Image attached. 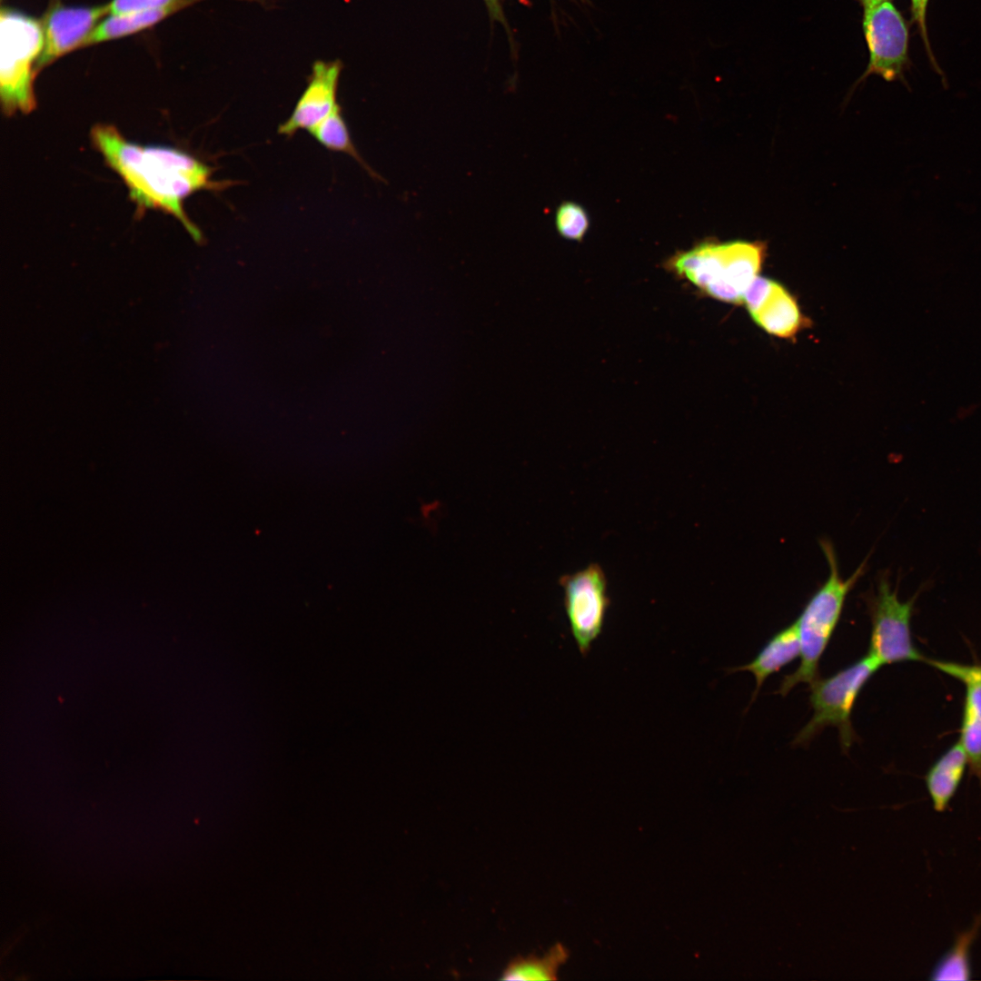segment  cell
<instances>
[{
	"label": "cell",
	"mask_w": 981,
	"mask_h": 981,
	"mask_svg": "<svg viewBox=\"0 0 981 981\" xmlns=\"http://www.w3.org/2000/svg\"><path fill=\"white\" fill-rule=\"evenodd\" d=\"M927 583L911 599L903 601L898 598V586L892 587L889 574L885 572L878 577L876 589L867 600L871 619L867 654L881 666L926 660L913 643L910 621L918 595Z\"/></svg>",
	"instance_id": "5"
},
{
	"label": "cell",
	"mask_w": 981,
	"mask_h": 981,
	"mask_svg": "<svg viewBox=\"0 0 981 981\" xmlns=\"http://www.w3.org/2000/svg\"><path fill=\"white\" fill-rule=\"evenodd\" d=\"M341 71L342 64L338 60H318L312 64L304 91L291 115L278 127L280 134L292 137L302 130L310 132L339 105L337 91Z\"/></svg>",
	"instance_id": "10"
},
{
	"label": "cell",
	"mask_w": 981,
	"mask_h": 981,
	"mask_svg": "<svg viewBox=\"0 0 981 981\" xmlns=\"http://www.w3.org/2000/svg\"><path fill=\"white\" fill-rule=\"evenodd\" d=\"M43 25L34 17L2 8L0 13V95L6 114L35 107L34 79L43 51Z\"/></svg>",
	"instance_id": "3"
},
{
	"label": "cell",
	"mask_w": 981,
	"mask_h": 981,
	"mask_svg": "<svg viewBox=\"0 0 981 981\" xmlns=\"http://www.w3.org/2000/svg\"><path fill=\"white\" fill-rule=\"evenodd\" d=\"M967 765V755L958 740L944 752L926 773V787L936 812L947 809Z\"/></svg>",
	"instance_id": "13"
},
{
	"label": "cell",
	"mask_w": 981,
	"mask_h": 981,
	"mask_svg": "<svg viewBox=\"0 0 981 981\" xmlns=\"http://www.w3.org/2000/svg\"><path fill=\"white\" fill-rule=\"evenodd\" d=\"M800 656V641L796 623L775 633L748 663L732 671H748L755 679V699L765 680Z\"/></svg>",
	"instance_id": "11"
},
{
	"label": "cell",
	"mask_w": 981,
	"mask_h": 981,
	"mask_svg": "<svg viewBox=\"0 0 981 981\" xmlns=\"http://www.w3.org/2000/svg\"><path fill=\"white\" fill-rule=\"evenodd\" d=\"M882 666L867 654L846 668L810 685L809 701L813 715L793 740L806 745L826 727L837 728L839 741L847 751L857 739L851 715L855 703L867 681Z\"/></svg>",
	"instance_id": "4"
},
{
	"label": "cell",
	"mask_w": 981,
	"mask_h": 981,
	"mask_svg": "<svg viewBox=\"0 0 981 981\" xmlns=\"http://www.w3.org/2000/svg\"><path fill=\"white\" fill-rule=\"evenodd\" d=\"M555 224L562 237L579 241L587 233L590 223L587 213L580 205L566 202L557 209Z\"/></svg>",
	"instance_id": "18"
},
{
	"label": "cell",
	"mask_w": 981,
	"mask_h": 981,
	"mask_svg": "<svg viewBox=\"0 0 981 981\" xmlns=\"http://www.w3.org/2000/svg\"><path fill=\"white\" fill-rule=\"evenodd\" d=\"M742 303L759 327L777 337H793L805 322L796 299L772 279L757 276L747 288Z\"/></svg>",
	"instance_id": "9"
},
{
	"label": "cell",
	"mask_w": 981,
	"mask_h": 981,
	"mask_svg": "<svg viewBox=\"0 0 981 981\" xmlns=\"http://www.w3.org/2000/svg\"><path fill=\"white\" fill-rule=\"evenodd\" d=\"M863 30L869 52L864 76L877 74L887 81L903 78L908 63V27L889 1L864 10Z\"/></svg>",
	"instance_id": "7"
},
{
	"label": "cell",
	"mask_w": 981,
	"mask_h": 981,
	"mask_svg": "<svg viewBox=\"0 0 981 981\" xmlns=\"http://www.w3.org/2000/svg\"><path fill=\"white\" fill-rule=\"evenodd\" d=\"M198 0H178L173 4L125 14L111 15L103 19L85 41L84 46L139 33L155 25L168 16L187 7Z\"/></svg>",
	"instance_id": "12"
},
{
	"label": "cell",
	"mask_w": 981,
	"mask_h": 981,
	"mask_svg": "<svg viewBox=\"0 0 981 981\" xmlns=\"http://www.w3.org/2000/svg\"><path fill=\"white\" fill-rule=\"evenodd\" d=\"M928 2H929V0H911L912 18H913V21L917 24V25L918 27V30L920 32V35L922 36V39H923V42H924V45H925V47H926V53H927L928 56L930 57V61L932 63V65L935 67V69L937 71V73L942 75L943 74L942 71L940 70L939 66L937 65V64H936V60L934 58V55H933V53H932V50H931V47H930V43H929V40H928V35H927L926 17V8H927Z\"/></svg>",
	"instance_id": "20"
},
{
	"label": "cell",
	"mask_w": 981,
	"mask_h": 981,
	"mask_svg": "<svg viewBox=\"0 0 981 981\" xmlns=\"http://www.w3.org/2000/svg\"><path fill=\"white\" fill-rule=\"evenodd\" d=\"M309 133L326 149L350 155L372 178L384 181L379 173L366 164L356 149L340 104Z\"/></svg>",
	"instance_id": "16"
},
{
	"label": "cell",
	"mask_w": 981,
	"mask_h": 981,
	"mask_svg": "<svg viewBox=\"0 0 981 981\" xmlns=\"http://www.w3.org/2000/svg\"><path fill=\"white\" fill-rule=\"evenodd\" d=\"M178 0H112L108 3L109 15L125 14L144 9L156 8Z\"/></svg>",
	"instance_id": "21"
},
{
	"label": "cell",
	"mask_w": 981,
	"mask_h": 981,
	"mask_svg": "<svg viewBox=\"0 0 981 981\" xmlns=\"http://www.w3.org/2000/svg\"><path fill=\"white\" fill-rule=\"evenodd\" d=\"M484 2L487 5L490 15L493 19L504 23L505 20L499 0H484Z\"/></svg>",
	"instance_id": "22"
},
{
	"label": "cell",
	"mask_w": 981,
	"mask_h": 981,
	"mask_svg": "<svg viewBox=\"0 0 981 981\" xmlns=\"http://www.w3.org/2000/svg\"><path fill=\"white\" fill-rule=\"evenodd\" d=\"M564 607L578 649L587 655L601 634L609 606L606 574L598 563H591L560 580Z\"/></svg>",
	"instance_id": "6"
},
{
	"label": "cell",
	"mask_w": 981,
	"mask_h": 981,
	"mask_svg": "<svg viewBox=\"0 0 981 981\" xmlns=\"http://www.w3.org/2000/svg\"><path fill=\"white\" fill-rule=\"evenodd\" d=\"M820 547L829 574L795 621L800 641V664L782 679L777 690L781 696H786L800 683L811 685L818 679L820 659L838 624L846 599L866 569L867 561H863L850 577L843 579L832 544L822 540Z\"/></svg>",
	"instance_id": "2"
},
{
	"label": "cell",
	"mask_w": 981,
	"mask_h": 981,
	"mask_svg": "<svg viewBox=\"0 0 981 981\" xmlns=\"http://www.w3.org/2000/svg\"><path fill=\"white\" fill-rule=\"evenodd\" d=\"M91 138L109 167L122 178L139 211H164L174 216L196 243L203 241L201 231L185 213L183 202L202 190H223L232 185L231 182L213 180V168L186 152L134 144L113 125H95Z\"/></svg>",
	"instance_id": "1"
},
{
	"label": "cell",
	"mask_w": 981,
	"mask_h": 981,
	"mask_svg": "<svg viewBox=\"0 0 981 981\" xmlns=\"http://www.w3.org/2000/svg\"><path fill=\"white\" fill-rule=\"evenodd\" d=\"M858 1L860 2V4L862 5V6L864 7V10H865V9H869V8L875 7V6L880 5V4L884 3V2H887L888 0H858Z\"/></svg>",
	"instance_id": "23"
},
{
	"label": "cell",
	"mask_w": 981,
	"mask_h": 981,
	"mask_svg": "<svg viewBox=\"0 0 981 981\" xmlns=\"http://www.w3.org/2000/svg\"><path fill=\"white\" fill-rule=\"evenodd\" d=\"M981 927V913L971 926L960 933L951 947L936 962L930 972L931 980H969L972 975L970 948Z\"/></svg>",
	"instance_id": "14"
},
{
	"label": "cell",
	"mask_w": 981,
	"mask_h": 981,
	"mask_svg": "<svg viewBox=\"0 0 981 981\" xmlns=\"http://www.w3.org/2000/svg\"><path fill=\"white\" fill-rule=\"evenodd\" d=\"M959 742L967 755L971 772L981 782V684H966Z\"/></svg>",
	"instance_id": "15"
},
{
	"label": "cell",
	"mask_w": 981,
	"mask_h": 981,
	"mask_svg": "<svg viewBox=\"0 0 981 981\" xmlns=\"http://www.w3.org/2000/svg\"><path fill=\"white\" fill-rule=\"evenodd\" d=\"M926 662L965 684H981V664L969 665L938 659H926Z\"/></svg>",
	"instance_id": "19"
},
{
	"label": "cell",
	"mask_w": 981,
	"mask_h": 981,
	"mask_svg": "<svg viewBox=\"0 0 981 981\" xmlns=\"http://www.w3.org/2000/svg\"><path fill=\"white\" fill-rule=\"evenodd\" d=\"M106 15H109L108 4L95 6L56 5L50 9L42 25L44 46L37 69H42L64 54L83 47L102 17Z\"/></svg>",
	"instance_id": "8"
},
{
	"label": "cell",
	"mask_w": 981,
	"mask_h": 981,
	"mask_svg": "<svg viewBox=\"0 0 981 981\" xmlns=\"http://www.w3.org/2000/svg\"><path fill=\"white\" fill-rule=\"evenodd\" d=\"M569 952L560 943L554 945L543 956H518L511 960L502 973L503 980H556L560 967L568 960Z\"/></svg>",
	"instance_id": "17"
}]
</instances>
